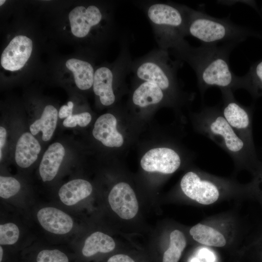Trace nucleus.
Listing matches in <instances>:
<instances>
[{"instance_id":"nucleus-18","label":"nucleus","mask_w":262,"mask_h":262,"mask_svg":"<svg viewBox=\"0 0 262 262\" xmlns=\"http://www.w3.org/2000/svg\"><path fill=\"white\" fill-rule=\"evenodd\" d=\"M66 66L73 73L75 82L80 89L85 90L93 86L95 71L90 63L72 58L66 62Z\"/></svg>"},{"instance_id":"nucleus-6","label":"nucleus","mask_w":262,"mask_h":262,"mask_svg":"<svg viewBox=\"0 0 262 262\" xmlns=\"http://www.w3.org/2000/svg\"><path fill=\"white\" fill-rule=\"evenodd\" d=\"M226 181H220L203 175L190 171L182 177L180 187L183 194L197 203L208 205L216 202L220 197Z\"/></svg>"},{"instance_id":"nucleus-23","label":"nucleus","mask_w":262,"mask_h":262,"mask_svg":"<svg viewBox=\"0 0 262 262\" xmlns=\"http://www.w3.org/2000/svg\"><path fill=\"white\" fill-rule=\"evenodd\" d=\"M240 87L256 95L262 94V61L255 66L254 75L240 77Z\"/></svg>"},{"instance_id":"nucleus-32","label":"nucleus","mask_w":262,"mask_h":262,"mask_svg":"<svg viewBox=\"0 0 262 262\" xmlns=\"http://www.w3.org/2000/svg\"><path fill=\"white\" fill-rule=\"evenodd\" d=\"M6 130L3 127H0V150H1L2 148L4 147L6 137Z\"/></svg>"},{"instance_id":"nucleus-28","label":"nucleus","mask_w":262,"mask_h":262,"mask_svg":"<svg viewBox=\"0 0 262 262\" xmlns=\"http://www.w3.org/2000/svg\"><path fill=\"white\" fill-rule=\"evenodd\" d=\"M73 108V103L69 101L67 105H63L60 109L58 115L60 118H66L72 115Z\"/></svg>"},{"instance_id":"nucleus-3","label":"nucleus","mask_w":262,"mask_h":262,"mask_svg":"<svg viewBox=\"0 0 262 262\" xmlns=\"http://www.w3.org/2000/svg\"><path fill=\"white\" fill-rule=\"evenodd\" d=\"M145 12L158 48L171 49L187 36L182 5L154 0L135 2Z\"/></svg>"},{"instance_id":"nucleus-27","label":"nucleus","mask_w":262,"mask_h":262,"mask_svg":"<svg viewBox=\"0 0 262 262\" xmlns=\"http://www.w3.org/2000/svg\"><path fill=\"white\" fill-rule=\"evenodd\" d=\"M73 116L77 124L82 127L86 126L91 120V115L88 112H83Z\"/></svg>"},{"instance_id":"nucleus-11","label":"nucleus","mask_w":262,"mask_h":262,"mask_svg":"<svg viewBox=\"0 0 262 262\" xmlns=\"http://www.w3.org/2000/svg\"><path fill=\"white\" fill-rule=\"evenodd\" d=\"M32 49L33 42L30 38L24 35L16 36L2 53L1 66L12 71L21 69L29 59Z\"/></svg>"},{"instance_id":"nucleus-12","label":"nucleus","mask_w":262,"mask_h":262,"mask_svg":"<svg viewBox=\"0 0 262 262\" xmlns=\"http://www.w3.org/2000/svg\"><path fill=\"white\" fill-rule=\"evenodd\" d=\"M37 217L46 230L56 234L69 232L73 228L71 217L62 211L53 207H46L37 213Z\"/></svg>"},{"instance_id":"nucleus-15","label":"nucleus","mask_w":262,"mask_h":262,"mask_svg":"<svg viewBox=\"0 0 262 262\" xmlns=\"http://www.w3.org/2000/svg\"><path fill=\"white\" fill-rule=\"evenodd\" d=\"M65 155V149L60 143H54L49 147L39 165V174L43 181H50L54 178Z\"/></svg>"},{"instance_id":"nucleus-16","label":"nucleus","mask_w":262,"mask_h":262,"mask_svg":"<svg viewBox=\"0 0 262 262\" xmlns=\"http://www.w3.org/2000/svg\"><path fill=\"white\" fill-rule=\"evenodd\" d=\"M140 81L141 82L132 95V101L134 105L146 108L158 104L163 101L166 93L158 85L148 82Z\"/></svg>"},{"instance_id":"nucleus-21","label":"nucleus","mask_w":262,"mask_h":262,"mask_svg":"<svg viewBox=\"0 0 262 262\" xmlns=\"http://www.w3.org/2000/svg\"><path fill=\"white\" fill-rule=\"evenodd\" d=\"M115 246V242L111 236L97 231L86 238L82 253L85 257H90L98 252L108 253L113 250Z\"/></svg>"},{"instance_id":"nucleus-33","label":"nucleus","mask_w":262,"mask_h":262,"mask_svg":"<svg viewBox=\"0 0 262 262\" xmlns=\"http://www.w3.org/2000/svg\"><path fill=\"white\" fill-rule=\"evenodd\" d=\"M0 262L2 261V256H3V249L1 246L0 247Z\"/></svg>"},{"instance_id":"nucleus-29","label":"nucleus","mask_w":262,"mask_h":262,"mask_svg":"<svg viewBox=\"0 0 262 262\" xmlns=\"http://www.w3.org/2000/svg\"><path fill=\"white\" fill-rule=\"evenodd\" d=\"M107 262H135L129 256L124 254H117L110 257Z\"/></svg>"},{"instance_id":"nucleus-30","label":"nucleus","mask_w":262,"mask_h":262,"mask_svg":"<svg viewBox=\"0 0 262 262\" xmlns=\"http://www.w3.org/2000/svg\"><path fill=\"white\" fill-rule=\"evenodd\" d=\"M199 257L205 259L207 262H213L215 259L213 254L206 249H203L200 251Z\"/></svg>"},{"instance_id":"nucleus-22","label":"nucleus","mask_w":262,"mask_h":262,"mask_svg":"<svg viewBox=\"0 0 262 262\" xmlns=\"http://www.w3.org/2000/svg\"><path fill=\"white\" fill-rule=\"evenodd\" d=\"M186 246V240L183 233L175 229L170 234V244L164 254L163 262H178Z\"/></svg>"},{"instance_id":"nucleus-35","label":"nucleus","mask_w":262,"mask_h":262,"mask_svg":"<svg viewBox=\"0 0 262 262\" xmlns=\"http://www.w3.org/2000/svg\"><path fill=\"white\" fill-rule=\"evenodd\" d=\"M5 2V0H0V6H1Z\"/></svg>"},{"instance_id":"nucleus-9","label":"nucleus","mask_w":262,"mask_h":262,"mask_svg":"<svg viewBox=\"0 0 262 262\" xmlns=\"http://www.w3.org/2000/svg\"><path fill=\"white\" fill-rule=\"evenodd\" d=\"M104 14L96 5L78 6L68 15L72 34L79 38L88 36L94 27L104 21Z\"/></svg>"},{"instance_id":"nucleus-14","label":"nucleus","mask_w":262,"mask_h":262,"mask_svg":"<svg viewBox=\"0 0 262 262\" xmlns=\"http://www.w3.org/2000/svg\"><path fill=\"white\" fill-rule=\"evenodd\" d=\"M41 146L37 140L30 132L23 133L18 139L16 147L15 160L22 168H27L37 159Z\"/></svg>"},{"instance_id":"nucleus-31","label":"nucleus","mask_w":262,"mask_h":262,"mask_svg":"<svg viewBox=\"0 0 262 262\" xmlns=\"http://www.w3.org/2000/svg\"><path fill=\"white\" fill-rule=\"evenodd\" d=\"M77 125L76 120L72 115L66 117L63 121V125L66 127L73 128Z\"/></svg>"},{"instance_id":"nucleus-13","label":"nucleus","mask_w":262,"mask_h":262,"mask_svg":"<svg viewBox=\"0 0 262 262\" xmlns=\"http://www.w3.org/2000/svg\"><path fill=\"white\" fill-rule=\"evenodd\" d=\"M116 119L109 113L100 115L96 120L92 131L93 136L105 146L120 147L124 142L122 135L116 130Z\"/></svg>"},{"instance_id":"nucleus-10","label":"nucleus","mask_w":262,"mask_h":262,"mask_svg":"<svg viewBox=\"0 0 262 262\" xmlns=\"http://www.w3.org/2000/svg\"><path fill=\"white\" fill-rule=\"evenodd\" d=\"M108 201L114 212L123 219L133 218L138 211L135 194L126 182H119L113 187L109 193Z\"/></svg>"},{"instance_id":"nucleus-7","label":"nucleus","mask_w":262,"mask_h":262,"mask_svg":"<svg viewBox=\"0 0 262 262\" xmlns=\"http://www.w3.org/2000/svg\"><path fill=\"white\" fill-rule=\"evenodd\" d=\"M223 116L237 134L254 147L252 134V118L249 108L244 106L234 98L230 89L221 90Z\"/></svg>"},{"instance_id":"nucleus-25","label":"nucleus","mask_w":262,"mask_h":262,"mask_svg":"<svg viewBox=\"0 0 262 262\" xmlns=\"http://www.w3.org/2000/svg\"><path fill=\"white\" fill-rule=\"evenodd\" d=\"M20 189L19 182L11 177H0V196L8 198L16 194Z\"/></svg>"},{"instance_id":"nucleus-8","label":"nucleus","mask_w":262,"mask_h":262,"mask_svg":"<svg viewBox=\"0 0 262 262\" xmlns=\"http://www.w3.org/2000/svg\"><path fill=\"white\" fill-rule=\"evenodd\" d=\"M140 164L142 168L146 171L170 174L180 166L181 158L174 149L158 147L146 152L142 157Z\"/></svg>"},{"instance_id":"nucleus-2","label":"nucleus","mask_w":262,"mask_h":262,"mask_svg":"<svg viewBox=\"0 0 262 262\" xmlns=\"http://www.w3.org/2000/svg\"><path fill=\"white\" fill-rule=\"evenodd\" d=\"M195 127L226 151L238 168L258 163L255 147L241 138L223 116L220 106H204L195 114Z\"/></svg>"},{"instance_id":"nucleus-4","label":"nucleus","mask_w":262,"mask_h":262,"mask_svg":"<svg viewBox=\"0 0 262 262\" xmlns=\"http://www.w3.org/2000/svg\"><path fill=\"white\" fill-rule=\"evenodd\" d=\"M186 19L187 35L192 36L206 45H238L246 38V30L228 18L211 16L201 11L182 5Z\"/></svg>"},{"instance_id":"nucleus-20","label":"nucleus","mask_w":262,"mask_h":262,"mask_svg":"<svg viewBox=\"0 0 262 262\" xmlns=\"http://www.w3.org/2000/svg\"><path fill=\"white\" fill-rule=\"evenodd\" d=\"M189 232L194 240L205 246L220 247L227 243L222 233L207 225L196 224L190 229Z\"/></svg>"},{"instance_id":"nucleus-26","label":"nucleus","mask_w":262,"mask_h":262,"mask_svg":"<svg viewBox=\"0 0 262 262\" xmlns=\"http://www.w3.org/2000/svg\"><path fill=\"white\" fill-rule=\"evenodd\" d=\"M37 262H68V259L65 253L58 249H46L38 253Z\"/></svg>"},{"instance_id":"nucleus-19","label":"nucleus","mask_w":262,"mask_h":262,"mask_svg":"<svg viewBox=\"0 0 262 262\" xmlns=\"http://www.w3.org/2000/svg\"><path fill=\"white\" fill-rule=\"evenodd\" d=\"M58 111L52 105L46 106L40 118L36 120L30 127L31 133L36 135L42 132V139L44 141L49 140L55 130L58 117Z\"/></svg>"},{"instance_id":"nucleus-5","label":"nucleus","mask_w":262,"mask_h":262,"mask_svg":"<svg viewBox=\"0 0 262 262\" xmlns=\"http://www.w3.org/2000/svg\"><path fill=\"white\" fill-rule=\"evenodd\" d=\"M179 64L178 60L171 59L169 51L158 48L132 61L131 72L137 80L155 83L165 93L175 97L178 89Z\"/></svg>"},{"instance_id":"nucleus-1","label":"nucleus","mask_w":262,"mask_h":262,"mask_svg":"<svg viewBox=\"0 0 262 262\" xmlns=\"http://www.w3.org/2000/svg\"><path fill=\"white\" fill-rule=\"evenodd\" d=\"M235 44L206 45L194 47L185 39L172 49L171 53L178 60L186 62L196 73L202 97L209 88L220 90H234L240 88V76L230 70L229 56Z\"/></svg>"},{"instance_id":"nucleus-17","label":"nucleus","mask_w":262,"mask_h":262,"mask_svg":"<svg viewBox=\"0 0 262 262\" xmlns=\"http://www.w3.org/2000/svg\"><path fill=\"white\" fill-rule=\"evenodd\" d=\"M92 191V186L89 181L75 179L64 184L59 189L58 194L63 203L71 206L88 196Z\"/></svg>"},{"instance_id":"nucleus-34","label":"nucleus","mask_w":262,"mask_h":262,"mask_svg":"<svg viewBox=\"0 0 262 262\" xmlns=\"http://www.w3.org/2000/svg\"><path fill=\"white\" fill-rule=\"evenodd\" d=\"M191 262H202L200 261L198 259H197L196 258H194V259H192Z\"/></svg>"},{"instance_id":"nucleus-24","label":"nucleus","mask_w":262,"mask_h":262,"mask_svg":"<svg viewBox=\"0 0 262 262\" xmlns=\"http://www.w3.org/2000/svg\"><path fill=\"white\" fill-rule=\"evenodd\" d=\"M19 231L17 226L12 223L0 225V244L11 245L18 239Z\"/></svg>"}]
</instances>
